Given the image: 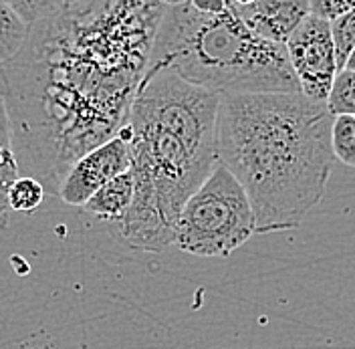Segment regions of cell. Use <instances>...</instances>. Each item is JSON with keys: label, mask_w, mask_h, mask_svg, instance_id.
Listing matches in <instances>:
<instances>
[{"label": "cell", "mask_w": 355, "mask_h": 349, "mask_svg": "<svg viewBox=\"0 0 355 349\" xmlns=\"http://www.w3.org/2000/svg\"><path fill=\"white\" fill-rule=\"evenodd\" d=\"M168 6L155 0H93L28 31L0 65L22 176L59 192L71 166L128 121Z\"/></svg>", "instance_id": "6da1fadb"}, {"label": "cell", "mask_w": 355, "mask_h": 349, "mask_svg": "<svg viewBox=\"0 0 355 349\" xmlns=\"http://www.w3.org/2000/svg\"><path fill=\"white\" fill-rule=\"evenodd\" d=\"M220 99L170 69L148 67L119 131L130 146L135 194L117 232L132 248L162 253L174 244L184 204L218 164Z\"/></svg>", "instance_id": "7a4b0ae2"}, {"label": "cell", "mask_w": 355, "mask_h": 349, "mask_svg": "<svg viewBox=\"0 0 355 349\" xmlns=\"http://www.w3.org/2000/svg\"><path fill=\"white\" fill-rule=\"evenodd\" d=\"M333 119L301 91L222 95L218 162L246 190L257 235L295 230L321 204L337 160Z\"/></svg>", "instance_id": "3957f363"}, {"label": "cell", "mask_w": 355, "mask_h": 349, "mask_svg": "<svg viewBox=\"0 0 355 349\" xmlns=\"http://www.w3.org/2000/svg\"><path fill=\"white\" fill-rule=\"evenodd\" d=\"M148 67L220 95L301 91L285 44L254 35L239 6L222 15H204L190 0L168 6Z\"/></svg>", "instance_id": "277c9868"}, {"label": "cell", "mask_w": 355, "mask_h": 349, "mask_svg": "<svg viewBox=\"0 0 355 349\" xmlns=\"http://www.w3.org/2000/svg\"><path fill=\"white\" fill-rule=\"evenodd\" d=\"M257 235V219L243 184L224 164L184 204L174 246L202 259H224Z\"/></svg>", "instance_id": "5b68a950"}, {"label": "cell", "mask_w": 355, "mask_h": 349, "mask_svg": "<svg viewBox=\"0 0 355 349\" xmlns=\"http://www.w3.org/2000/svg\"><path fill=\"white\" fill-rule=\"evenodd\" d=\"M285 49L301 93L313 101L327 103L339 71L331 22L311 15L293 33Z\"/></svg>", "instance_id": "8992f818"}, {"label": "cell", "mask_w": 355, "mask_h": 349, "mask_svg": "<svg viewBox=\"0 0 355 349\" xmlns=\"http://www.w3.org/2000/svg\"><path fill=\"white\" fill-rule=\"evenodd\" d=\"M132 168V155L128 142L117 133L110 142L79 158L67 172L57 196L69 206H85L89 198L99 188Z\"/></svg>", "instance_id": "52a82bcc"}, {"label": "cell", "mask_w": 355, "mask_h": 349, "mask_svg": "<svg viewBox=\"0 0 355 349\" xmlns=\"http://www.w3.org/2000/svg\"><path fill=\"white\" fill-rule=\"evenodd\" d=\"M239 15L261 39L287 44L293 33L311 17V6L309 0H257L248 6H239Z\"/></svg>", "instance_id": "ba28073f"}, {"label": "cell", "mask_w": 355, "mask_h": 349, "mask_svg": "<svg viewBox=\"0 0 355 349\" xmlns=\"http://www.w3.org/2000/svg\"><path fill=\"white\" fill-rule=\"evenodd\" d=\"M133 194H135V180H133L132 170H128L117 178H113L103 188H99L85 202L83 210L95 219L117 224L132 208Z\"/></svg>", "instance_id": "9c48e42d"}, {"label": "cell", "mask_w": 355, "mask_h": 349, "mask_svg": "<svg viewBox=\"0 0 355 349\" xmlns=\"http://www.w3.org/2000/svg\"><path fill=\"white\" fill-rule=\"evenodd\" d=\"M21 166L15 150V135H12V124L8 108L4 101L2 83H0V230L8 226L10 220V206H8V190L19 180Z\"/></svg>", "instance_id": "30bf717a"}, {"label": "cell", "mask_w": 355, "mask_h": 349, "mask_svg": "<svg viewBox=\"0 0 355 349\" xmlns=\"http://www.w3.org/2000/svg\"><path fill=\"white\" fill-rule=\"evenodd\" d=\"M31 26L21 17L0 0V65L15 59L28 39Z\"/></svg>", "instance_id": "8fae6325"}, {"label": "cell", "mask_w": 355, "mask_h": 349, "mask_svg": "<svg viewBox=\"0 0 355 349\" xmlns=\"http://www.w3.org/2000/svg\"><path fill=\"white\" fill-rule=\"evenodd\" d=\"M46 188L33 176H19L8 190V206L12 212H33L43 204Z\"/></svg>", "instance_id": "7c38bea8"}, {"label": "cell", "mask_w": 355, "mask_h": 349, "mask_svg": "<svg viewBox=\"0 0 355 349\" xmlns=\"http://www.w3.org/2000/svg\"><path fill=\"white\" fill-rule=\"evenodd\" d=\"M331 146L335 158L341 164L355 168V115H335Z\"/></svg>", "instance_id": "4fadbf2b"}, {"label": "cell", "mask_w": 355, "mask_h": 349, "mask_svg": "<svg viewBox=\"0 0 355 349\" xmlns=\"http://www.w3.org/2000/svg\"><path fill=\"white\" fill-rule=\"evenodd\" d=\"M327 108L333 115H355V71L341 69L335 75Z\"/></svg>", "instance_id": "5bb4252c"}, {"label": "cell", "mask_w": 355, "mask_h": 349, "mask_svg": "<svg viewBox=\"0 0 355 349\" xmlns=\"http://www.w3.org/2000/svg\"><path fill=\"white\" fill-rule=\"evenodd\" d=\"M28 26L59 15L65 4L63 0H4Z\"/></svg>", "instance_id": "9a60e30c"}, {"label": "cell", "mask_w": 355, "mask_h": 349, "mask_svg": "<svg viewBox=\"0 0 355 349\" xmlns=\"http://www.w3.org/2000/svg\"><path fill=\"white\" fill-rule=\"evenodd\" d=\"M331 33L335 55H337V67L341 71L355 49V8L352 12L343 15L341 19L331 22Z\"/></svg>", "instance_id": "2e32d148"}, {"label": "cell", "mask_w": 355, "mask_h": 349, "mask_svg": "<svg viewBox=\"0 0 355 349\" xmlns=\"http://www.w3.org/2000/svg\"><path fill=\"white\" fill-rule=\"evenodd\" d=\"M311 15L333 22L355 8V0H309Z\"/></svg>", "instance_id": "e0dca14e"}, {"label": "cell", "mask_w": 355, "mask_h": 349, "mask_svg": "<svg viewBox=\"0 0 355 349\" xmlns=\"http://www.w3.org/2000/svg\"><path fill=\"white\" fill-rule=\"evenodd\" d=\"M190 4L204 15H222L236 6L234 0H190Z\"/></svg>", "instance_id": "ac0fdd59"}, {"label": "cell", "mask_w": 355, "mask_h": 349, "mask_svg": "<svg viewBox=\"0 0 355 349\" xmlns=\"http://www.w3.org/2000/svg\"><path fill=\"white\" fill-rule=\"evenodd\" d=\"M89 2H93V0H63V4H65V8H77V6H85Z\"/></svg>", "instance_id": "d6986e66"}, {"label": "cell", "mask_w": 355, "mask_h": 349, "mask_svg": "<svg viewBox=\"0 0 355 349\" xmlns=\"http://www.w3.org/2000/svg\"><path fill=\"white\" fill-rule=\"evenodd\" d=\"M343 69H354L355 71V49H354V53L349 55V59H347V63H345V67Z\"/></svg>", "instance_id": "ffe728a7"}, {"label": "cell", "mask_w": 355, "mask_h": 349, "mask_svg": "<svg viewBox=\"0 0 355 349\" xmlns=\"http://www.w3.org/2000/svg\"><path fill=\"white\" fill-rule=\"evenodd\" d=\"M234 2H236V6H248V4H252L257 0H234Z\"/></svg>", "instance_id": "44dd1931"}]
</instances>
